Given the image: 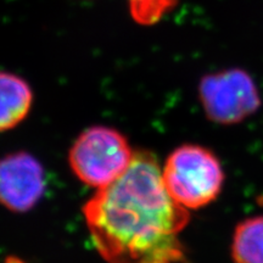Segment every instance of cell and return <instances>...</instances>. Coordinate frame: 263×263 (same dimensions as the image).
Returning a JSON list of instances; mask_svg holds the SVG:
<instances>
[{"mask_svg": "<svg viewBox=\"0 0 263 263\" xmlns=\"http://www.w3.org/2000/svg\"><path fill=\"white\" fill-rule=\"evenodd\" d=\"M83 216L106 263H182L185 258L179 234L189 223V210L167 192L150 151H134L128 170L88 200Z\"/></svg>", "mask_w": 263, "mask_h": 263, "instance_id": "cell-1", "label": "cell"}, {"mask_svg": "<svg viewBox=\"0 0 263 263\" xmlns=\"http://www.w3.org/2000/svg\"><path fill=\"white\" fill-rule=\"evenodd\" d=\"M162 179L167 192L179 205L197 210L218 197L224 183V172L211 150L185 144L167 157Z\"/></svg>", "mask_w": 263, "mask_h": 263, "instance_id": "cell-2", "label": "cell"}, {"mask_svg": "<svg viewBox=\"0 0 263 263\" xmlns=\"http://www.w3.org/2000/svg\"><path fill=\"white\" fill-rule=\"evenodd\" d=\"M134 151L122 133L110 127L95 126L76 139L68 153L74 176L91 188L103 189L126 172Z\"/></svg>", "mask_w": 263, "mask_h": 263, "instance_id": "cell-3", "label": "cell"}, {"mask_svg": "<svg viewBox=\"0 0 263 263\" xmlns=\"http://www.w3.org/2000/svg\"><path fill=\"white\" fill-rule=\"evenodd\" d=\"M199 98L206 116L218 124H236L256 114L261 97L254 80L241 68H228L203 76Z\"/></svg>", "mask_w": 263, "mask_h": 263, "instance_id": "cell-4", "label": "cell"}, {"mask_svg": "<svg viewBox=\"0 0 263 263\" xmlns=\"http://www.w3.org/2000/svg\"><path fill=\"white\" fill-rule=\"evenodd\" d=\"M44 190V170L31 154L18 151L0 159V205L12 212H27Z\"/></svg>", "mask_w": 263, "mask_h": 263, "instance_id": "cell-5", "label": "cell"}, {"mask_svg": "<svg viewBox=\"0 0 263 263\" xmlns=\"http://www.w3.org/2000/svg\"><path fill=\"white\" fill-rule=\"evenodd\" d=\"M33 91L24 78L0 71V132L10 130L27 117Z\"/></svg>", "mask_w": 263, "mask_h": 263, "instance_id": "cell-6", "label": "cell"}, {"mask_svg": "<svg viewBox=\"0 0 263 263\" xmlns=\"http://www.w3.org/2000/svg\"><path fill=\"white\" fill-rule=\"evenodd\" d=\"M232 257L235 263H263V216L251 217L236 226Z\"/></svg>", "mask_w": 263, "mask_h": 263, "instance_id": "cell-7", "label": "cell"}, {"mask_svg": "<svg viewBox=\"0 0 263 263\" xmlns=\"http://www.w3.org/2000/svg\"><path fill=\"white\" fill-rule=\"evenodd\" d=\"M129 12L137 24L153 26L178 4V0H127Z\"/></svg>", "mask_w": 263, "mask_h": 263, "instance_id": "cell-8", "label": "cell"}]
</instances>
